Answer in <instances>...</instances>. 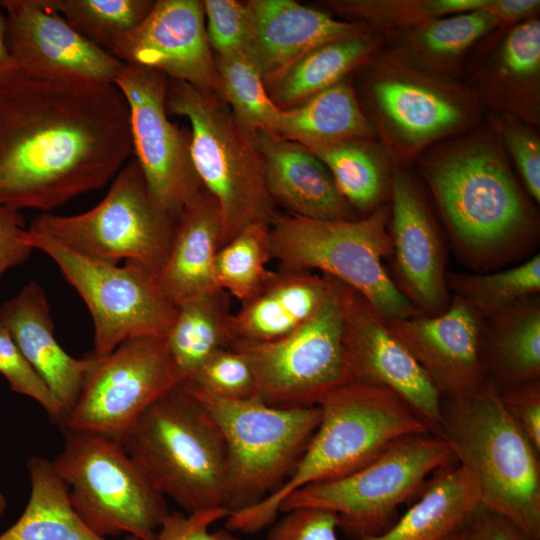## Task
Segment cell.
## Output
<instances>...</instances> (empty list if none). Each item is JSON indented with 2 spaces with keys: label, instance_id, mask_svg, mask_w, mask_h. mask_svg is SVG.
Returning <instances> with one entry per match:
<instances>
[{
  "label": "cell",
  "instance_id": "1",
  "mask_svg": "<svg viewBox=\"0 0 540 540\" xmlns=\"http://www.w3.org/2000/svg\"><path fill=\"white\" fill-rule=\"evenodd\" d=\"M133 154L114 84L0 78V206L49 213L104 187Z\"/></svg>",
  "mask_w": 540,
  "mask_h": 540
},
{
  "label": "cell",
  "instance_id": "2",
  "mask_svg": "<svg viewBox=\"0 0 540 540\" xmlns=\"http://www.w3.org/2000/svg\"><path fill=\"white\" fill-rule=\"evenodd\" d=\"M486 124L435 144L416 160L455 250L480 268L520 253L538 231L535 210Z\"/></svg>",
  "mask_w": 540,
  "mask_h": 540
},
{
  "label": "cell",
  "instance_id": "3",
  "mask_svg": "<svg viewBox=\"0 0 540 540\" xmlns=\"http://www.w3.org/2000/svg\"><path fill=\"white\" fill-rule=\"evenodd\" d=\"M317 406L319 424L290 477L273 494L231 513L228 529L258 532L274 522L294 491L359 470L401 437L431 433L401 397L384 387L348 382L328 392Z\"/></svg>",
  "mask_w": 540,
  "mask_h": 540
},
{
  "label": "cell",
  "instance_id": "4",
  "mask_svg": "<svg viewBox=\"0 0 540 540\" xmlns=\"http://www.w3.org/2000/svg\"><path fill=\"white\" fill-rule=\"evenodd\" d=\"M119 442L150 484L185 513L227 508L223 436L181 383L151 404Z\"/></svg>",
  "mask_w": 540,
  "mask_h": 540
},
{
  "label": "cell",
  "instance_id": "5",
  "mask_svg": "<svg viewBox=\"0 0 540 540\" xmlns=\"http://www.w3.org/2000/svg\"><path fill=\"white\" fill-rule=\"evenodd\" d=\"M441 438L476 477L481 505L540 540L539 455L487 379L475 392L442 398Z\"/></svg>",
  "mask_w": 540,
  "mask_h": 540
},
{
  "label": "cell",
  "instance_id": "6",
  "mask_svg": "<svg viewBox=\"0 0 540 540\" xmlns=\"http://www.w3.org/2000/svg\"><path fill=\"white\" fill-rule=\"evenodd\" d=\"M359 70L360 106L395 167L411 165L432 145L480 124L485 110L464 82L423 70L389 49Z\"/></svg>",
  "mask_w": 540,
  "mask_h": 540
},
{
  "label": "cell",
  "instance_id": "7",
  "mask_svg": "<svg viewBox=\"0 0 540 540\" xmlns=\"http://www.w3.org/2000/svg\"><path fill=\"white\" fill-rule=\"evenodd\" d=\"M166 108L190 123L194 168L220 209V247L251 224H270L276 205L267 189L257 135L221 97L185 82L169 80Z\"/></svg>",
  "mask_w": 540,
  "mask_h": 540
},
{
  "label": "cell",
  "instance_id": "8",
  "mask_svg": "<svg viewBox=\"0 0 540 540\" xmlns=\"http://www.w3.org/2000/svg\"><path fill=\"white\" fill-rule=\"evenodd\" d=\"M390 206L354 220L327 221L275 213L272 258L289 271L319 270L362 295L387 321L422 313L402 294L384 260L392 255Z\"/></svg>",
  "mask_w": 540,
  "mask_h": 540
},
{
  "label": "cell",
  "instance_id": "9",
  "mask_svg": "<svg viewBox=\"0 0 540 540\" xmlns=\"http://www.w3.org/2000/svg\"><path fill=\"white\" fill-rule=\"evenodd\" d=\"M181 385L207 410L223 436L230 514L258 503L287 481L321 417L317 405L278 407L257 396L225 399Z\"/></svg>",
  "mask_w": 540,
  "mask_h": 540
},
{
  "label": "cell",
  "instance_id": "10",
  "mask_svg": "<svg viewBox=\"0 0 540 540\" xmlns=\"http://www.w3.org/2000/svg\"><path fill=\"white\" fill-rule=\"evenodd\" d=\"M64 447L52 466L68 487L70 503L99 536L127 533L156 540L170 513L166 498L146 479L119 441L62 429Z\"/></svg>",
  "mask_w": 540,
  "mask_h": 540
},
{
  "label": "cell",
  "instance_id": "11",
  "mask_svg": "<svg viewBox=\"0 0 540 540\" xmlns=\"http://www.w3.org/2000/svg\"><path fill=\"white\" fill-rule=\"evenodd\" d=\"M178 219L152 197L138 163L132 159L120 169L96 206L75 215L43 213L27 229L80 255L113 263L133 262L158 276Z\"/></svg>",
  "mask_w": 540,
  "mask_h": 540
},
{
  "label": "cell",
  "instance_id": "12",
  "mask_svg": "<svg viewBox=\"0 0 540 540\" xmlns=\"http://www.w3.org/2000/svg\"><path fill=\"white\" fill-rule=\"evenodd\" d=\"M455 463L451 448L441 437L406 435L359 470L294 491L279 512L323 508L338 515L340 528L363 540L388 529L399 505L420 493L436 469Z\"/></svg>",
  "mask_w": 540,
  "mask_h": 540
},
{
  "label": "cell",
  "instance_id": "13",
  "mask_svg": "<svg viewBox=\"0 0 540 540\" xmlns=\"http://www.w3.org/2000/svg\"><path fill=\"white\" fill-rule=\"evenodd\" d=\"M25 242L48 255L85 302L94 325L96 356L139 337L165 339L178 312L158 276L143 266L106 262L80 255L26 229Z\"/></svg>",
  "mask_w": 540,
  "mask_h": 540
},
{
  "label": "cell",
  "instance_id": "14",
  "mask_svg": "<svg viewBox=\"0 0 540 540\" xmlns=\"http://www.w3.org/2000/svg\"><path fill=\"white\" fill-rule=\"evenodd\" d=\"M329 280L322 304L301 327L273 342L230 346L247 358L256 396L263 402L278 407L318 405L328 392L351 382L343 341L346 285Z\"/></svg>",
  "mask_w": 540,
  "mask_h": 540
},
{
  "label": "cell",
  "instance_id": "15",
  "mask_svg": "<svg viewBox=\"0 0 540 540\" xmlns=\"http://www.w3.org/2000/svg\"><path fill=\"white\" fill-rule=\"evenodd\" d=\"M85 358L81 391L62 429L119 441L151 404L182 382L162 338L129 339L106 355Z\"/></svg>",
  "mask_w": 540,
  "mask_h": 540
},
{
  "label": "cell",
  "instance_id": "16",
  "mask_svg": "<svg viewBox=\"0 0 540 540\" xmlns=\"http://www.w3.org/2000/svg\"><path fill=\"white\" fill-rule=\"evenodd\" d=\"M169 79L160 71L124 64L114 82L129 110L133 154L152 197L179 216L202 188L191 157L190 131L169 120Z\"/></svg>",
  "mask_w": 540,
  "mask_h": 540
},
{
  "label": "cell",
  "instance_id": "17",
  "mask_svg": "<svg viewBox=\"0 0 540 540\" xmlns=\"http://www.w3.org/2000/svg\"><path fill=\"white\" fill-rule=\"evenodd\" d=\"M0 8L16 71L38 79L114 84L123 63L41 0H0Z\"/></svg>",
  "mask_w": 540,
  "mask_h": 540
},
{
  "label": "cell",
  "instance_id": "18",
  "mask_svg": "<svg viewBox=\"0 0 540 540\" xmlns=\"http://www.w3.org/2000/svg\"><path fill=\"white\" fill-rule=\"evenodd\" d=\"M343 341L351 382L395 392L431 433L441 437V394L379 312L347 285Z\"/></svg>",
  "mask_w": 540,
  "mask_h": 540
},
{
  "label": "cell",
  "instance_id": "19",
  "mask_svg": "<svg viewBox=\"0 0 540 540\" xmlns=\"http://www.w3.org/2000/svg\"><path fill=\"white\" fill-rule=\"evenodd\" d=\"M124 64L149 67L220 97L203 1L158 0L144 20L109 52Z\"/></svg>",
  "mask_w": 540,
  "mask_h": 540
},
{
  "label": "cell",
  "instance_id": "20",
  "mask_svg": "<svg viewBox=\"0 0 540 540\" xmlns=\"http://www.w3.org/2000/svg\"><path fill=\"white\" fill-rule=\"evenodd\" d=\"M390 196L388 231L398 288L422 314L438 315L451 297L437 223L416 181L403 168L393 166Z\"/></svg>",
  "mask_w": 540,
  "mask_h": 540
},
{
  "label": "cell",
  "instance_id": "21",
  "mask_svg": "<svg viewBox=\"0 0 540 540\" xmlns=\"http://www.w3.org/2000/svg\"><path fill=\"white\" fill-rule=\"evenodd\" d=\"M385 322L442 397L467 396L488 379L481 353L483 319L460 297L452 295L438 315Z\"/></svg>",
  "mask_w": 540,
  "mask_h": 540
},
{
  "label": "cell",
  "instance_id": "22",
  "mask_svg": "<svg viewBox=\"0 0 540 540\" xmlns=\"http://www.w3.org/2000/svg\"><path fill=\"white\" fill-rule=\"evenodd\" d=\"M464 83L489 113L540 124V20L498 27L475 48Z\"/></svg>",
  "mask_w": 540,
  "mask_h": 540
},
{
  "label": "cell",
  "instance_id": "23",
  "mask_svg": "<svg viewBox=\"0 0 540 540\" xmlns=\"http://www.w3.org/2000/svg\"><path fill=\"white\" fill-rule=\"evenodd\" d=\"M247 2L252 33L245 53L257 67L266 87L319 46L376 33L363 22L336 20L293 0Z\"/></svg>",
  "mask_w": 540,
  "mask_h": 540
},
{
  "label": "cell",
  "instance_id": "24",
  "mask_svg": "<svg viewBox=\"0 0 540 540\" xmlns=\"http://www.w3.org/2000/svg\"><path fill=\"white\" fill-rule=\"evenodd\" d=\"M268 192L288 214L327 221L354 220L358 213L339 192L328 168L298 142L256 133Z\"/></svg>",
  "mask_w": 540,
  "mask_h": 540
},
{
  "label": "cell",
  "instance_id": "25",
  "mask_svg": "<svg viewBox=\"0 0 540 540\" xmlns=\"http://www.w3.org/2000/svg\"><path fill=\"white\" fill-rule=\"evenodd\" d=\"M0 323L61 404L65 421L80 394L87 361L72 357L57 341L43 287L30 281L5 301L0 306Z\"/></svg>",
  "mask_w": 540,
  "mask_h": 540
},
{
  "label": "cell",
  "instance_id": "26",
  "mask_svg": "<svg viewBox=\"0 0 540 540\" xmlns=\"http://www.w3.org/2000/svg\"><path fill=\"white\" fill-rule=\"evenodd\" d=\"M329 277L309 271H271L261 287L229 318L233 345L279 340L306 323L322 304Z\"/></svg>",
  "mask_w": 540,
  "mask_h": 540
},
{
  "label": "cell",
  "instance_id": "27",
  "mask_svg": "<svg viewBox=\"0 0 540 540\" xmlns=\"http://www.w3.org/2000/svg\"><path fill=\"white\" fill-rule=\"evenodd\" d=\"M220 235L219 205L202 188L182 209L168 256L158 274L161 289L176 306L220 289L214 274Z\"/></svg>",
  "mask_w": 540,
  "mask_h": 540
},
{
  "label": "cell",
  "instance_id": "28",
  "mask_svg": "<svg viewBox=\"0 0 540 540\" xmlns=\"http://www.w3.org/2000/svg\"><path fill=\"white\" fill-rule=\"evenodd\" d=\"M498 27L485 10L445 16L389 36L388 49L423 70L461 81L477 45Z\"/></svg>",
  "mask_w": 540,
  "mask_h": 540
},
{
  "label": "cell",
  "instance_id": "29",
  "mask_svg": "<svg viewBox=\"0 0 540 540\" xmlns=\"http://www.w3.org/2000/svg\"><path fill=\"white\" fill-rule=\"evenodd\" d=\"M480 504V487L469 469L458 463L441 467L397 522L363 540H441L463 528Z\"/></svg>",
  "mask_w": 540,
  "mask_h": 540
},
{
  "label": "cell",
  "instance_id": "30",
  "mask_svg": "<svg viewBox=\"0 0 540 540\" xmlns=\"http://www.w3.org/2000/svg\"><path fill=\"white\" fill-rule=\"evenodd\" d=\"M486 375L499 388L540 379V303L536 295L483 319Z\"/></svg>",
  "mask_w": 540,
  "mask_h": 540
},
{
  "label": "cell",
  "instance_id": "31",
  "mask_svg": "<svg viewBox=\"0 0 540 540\" xmlns=\"http://www.w3.org/2000/svg\"><path fill=\"white\" fill-rule=\"evenodd\" d=\"M352 76L282 110L274 134L305 147L348 138L376 140V131L358 101Z\"/></svg>",
  "mask_w": 540,
  "mask_h": 540
},
{
  "label": "cell",
  "instance_id": "32",
  "mask_svg": "<svg viewBox=\"0 0 540 540\" xmlns=\"http://www.w3.org/2000/svg\"><path fill=\"white\" fill-rule=\"evenodd\" d=\"M31 492L17 521L0 540H107L96 534L73 509L68 487L52 463L34 456L27 462ZM124 540H140L132 535Z\"/></svg>",
  "mask_w": 540,
  "mask_h": 540
},
{
  "label": "cell",
  "instance_id": "33",
  "mask_svg": "<svg viewBox=\"0 0 540 540\" xmlns=\"http://www.w3.org/2000/svg\"><path fill=\"white\" fill-rule=\"evenodd\" d=\"M378 33L333 41L308 52L266 88L285 110L321 92L365 65L378 51Z\"/></svg>",
  "mask_w": 540,
  "mask_h": 540
},
{
  "label": "cell",
  "instance_id": "34",
  "mask_svg": "<svg viewBox=\"0 0 540 540\" xmlns=\"http://www.w3.org/2000/svg\"><path fill=\"white\" fill-rule=\"evenodd\" d=\"M306 148L328 168L339 192L357 213L366 216L384 204L391 172L385 152L374 140L348 138Z\"/></svg>",
  "mask_w": 540,
  "mask_h": 540
},
{
  "label": "cell",
  "instance_id": "35",
  "mask_svg": "<svg viewBox=\"0 0 540 540\" xmlns=\"http://www.w3.org/2000/svg\"><path fill=\"white\" fill-rule=\"evenodd\" d=\"M230 315L229 295L222 289L178 306L164 340L182 382L214 352L230 347Z\"/></svg>",
  "mask_w": 540,
  "mask_h": 540
},
{
  "label": "cell",
  "instance_id": "36",
  "mask_svg": "<svg viewBox=\"0 0 540 540\" xmlns=\"http://www.w3.org/2000/svg\"><path fill=\"white\" fill-rule=\"evenodd\" d=\"M220 97L249 131L275 133L282 110L272 101L257 67L244 52L214 55Z\"/></svg>",
  "mask_w": 540,
  "mask_h": 540
},
{
  "label": "cell",
  "instance_id": "37",
  "mask_svg": "<svg viewBox=\"0 0 540 540\" xmlns=\"http://www.w3.org/2000/svg\"><path fill=\"white\" fill-rule=\"evenodd\" d=\"M95 46L110 50L133 31L153 7L151 0H41Z\"/></svg>",
  "mask_w": 540,
  "mask_h": 540
},
{
  "label": "cell",
  "instance_id": "38",
  "mask_svg": "<svg viewBox=\"0 0 540 540\" xmlns=\"http://www.w3.org/2000/svg\"><path fill=\"white\" fill-rule=\"evenodd\" d=\"M449 291L486 319L540 292V255L507 270L488 274L446 272Z\"/></svg>",
  "mask_w": 540,
  "mask_h": 540
},
{
  "label": "cell",
  "instance_id": "39",
  "mask_svg": "<svg viewBox=\"0 0 540 540\" xmlns=\"http://www.w3.org/2000/svg\"><path fill=\"white\" fill-rule=\"evenodd\" d=\"M325 6L359 19L387 38L431 19L483 9L488 0H329Z\"/></svg>",
  "mask_w": 540,
  "mask_h": 540
},
{
  "label": "cell",
  "instance_id": "40",
  "mask_svg": "<svg viewBox=\"0 0 540 540\" xmlns=\"http://www.w3.org/2000/svg\"><path fill=\"white\" fill-rule=\"evenodd\" d=\"M270 258L269 223L249 225L218 249L214 260L218 287L241 303L245 302L270 274L267 268Z\"/></svg>",
  "mask_w": 540,
  "mask_h": 540
},
{
  "label": "cell",
  "instance_id": "41",
  "mask_svg": "<svg viewBox=\"0 0 540 540\" xmlns=\"http://www.w3.org/2000/svg\"><path fill=\"white\" fill-rule=\"evenodd\" d=\"M181 384L225 399L256 396L251 366L245 355L233 347L214 352Z\"/></svg>",
  "mask_w": 540,
  "mask_h": 540
},
{
  "label": "cell",
  "instance_id": "42",
  "mask_svg": "<svg viewBox=\"0 0 540 540\" xmlns=\"http://www.w3.org/2000/svg\"><path fill=\"white\" fill-rule=\"evenodd\" d=\"M521 175L526 190L540 202V137L536 127L505 113H489V122Z\"/></svg>",
  "mask_w": 540,
  "mask_h": 540
},
{
  "label": "cell",
  "instance_id": "43",
  "mask_svg": "<svg viewBox=\"0 0 540 540\" xmlns=\"http://www.w3.org/2000/svg\"><path fill=\"white\" fill-rule=\"evenodd\" d=\"M203 8L207 39L213 54L245 53L252 33L248 2L204 0Z\"/></svg>",
  "mask_w": 540,
  "mask_h": 540
},
{
  "label": "cell",
  "instance_id": "44",
  "mask_svg": "<svg viewBox=\"0 0 540 540\" xmlns=\"http://www.w3.org/2000/svg\"><path fill=\"white\" fill-rule=\"evenodd\" d=\"M0 374L10 388L38 402L53 422L64 421V411L54 394L27 361L8 329L0 323Z\"/></svg>",
  "mask_w": 540,
  "mask_h": 540
},
{
  "label": "cell",
  "instance_id": "45",
  "mask_svg": "<svg viewBox=\"0 0 540 540\" xmlns=\"http://www.w3.org/2000/svg\"><path fill=\"white\" fill-rule=\"evenodd\" d=\"M266 540H338L339 517L319 507H297L284 512Z\"/></svg>",
  "mask_w": 540,
  "mask_h": 540
},
{
  "label": "cell",
  "instance_id": "46",
  "mask_svg": "<svg viewBox=\"0 0 540 540\" xmlns=\"http://www.w3.org/2000/svg\"><path fill=\"white\" fill-rule=\"evenodd\" d=\"M226 507H213L191 513L170 512L158 529L156 540H243L229 529L210 531L215 522L226 519Z\"/></svg>",
  "mask_w": 540,
  "mask_h": 540
},
{
  "label": "cell",
  "instance_id": "47",
  "mask_svg": "<svg viewBox=\"0 0 540 540\" xmlns=\"http://www.w3.org/2000/svg\"><path fill=\"white\" fill-rule=\"evenodd\" d=\"M499 391L507 412L540 453V380L499 388Z\"/></svg>",
  "mask_w": 540,
  "mask_h": 540
},
{
  "label": "cell",
  "instance_id": "48",
  "mask_svg": "<svg viewBox=\"0 0 540 540\" xmlns=\"http://www.w3.org/2000/svg\"><path fill=\"white\" fill-rule=\"evenodd\" d=\"M26 229L20 211L0 206V279L30 257L33 249L24 240Z\"/></svg>",
  "mask_w": 540,
  "mask_h": 540
},
{
  "label": "cell",
  "instance_id": "49",
  "mask_svg": "<svg viewBox=\"0 0 540 540\" xmlns=\"http://www.w3.org/2000/svg\"><path fill=\"white\" fill-rule=\"evenodd\" d=\"M466 540H536L504 515L481 504L465 524Z\"/></svg>",
  "mask_w": 540,
  "mask_h": 540
},
{
  "label": "cell",
  "instance_id": "50",
  "mask_svg": "<svg viewBox=\"0 0 540 540\" xmlns=\"http://www.w3.org/2000/svg\"><path fill=\"white\" fill-rule=\"evenodd\" d=\"M539 8V0H489L482 10L492 14L500 27H507L538 16Z\"/></svg>",
  "mask_w": 540,
  "mask_h": 540
},
{
  "label": "cell",
  "instance_id": "51",
  "mask_svg": "<svg viewBox=\"0 0 540 540\" xmlns=\"http://www.w3.org/2000/svg\"><path fill=\"white\" fill-rule=\"evenodd\" d=\"M14 69V64L6 42L5 15L0 8V78Z\"/></svg>",
  "mask_w": 540,
  "mask_h": 540
},
{
  "label": "cell",
  "instance_id": "52",
  "mask_svg": "<svg viewBox=\"0 0 540 540\" xmlns=\"http://www.w3.org/2000/svg\"><path fill=\"white\" fill-rule=\"evenodd\" d=\"M441 540H466V531L465 525L460 530L452 533L451 535L441 539Z\"/></svg>",
  "mask_w": 540,
  "mask_h": 540
},
{
  "label": "cell",
  "instance_id": "53",
  "mask_svg": "<svg viewBox=\"0 0 540 540\" xmlns=\"http://www.w3.org/2000/svg\"><path fill=\"white\" fill-rule=\"evenodd\" d=\"M6 509V499L4 495L0 492V516L4 513Z\"/></svg>",
  "mask_w": 540,
  "mask_h": 540
}]
</instances>
